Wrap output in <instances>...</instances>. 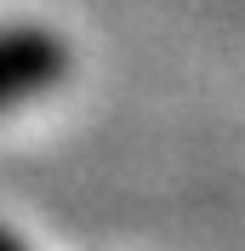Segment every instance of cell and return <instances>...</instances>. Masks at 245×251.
<instances>
[{
	"label": "cell",
	"instance_id": "6da1fadb",
	"mask_svg": "<svg viewBox=\"0 0 245 251\" xmlns=\"http://www.w3.org/2000/svg\"><path fill=\"white\" fill-rule=\"evenodd\" d=\"M63 75H69V46L51 29H40V23L0 29V114L51 92Z\"/></svg>",
	"mask_w": 245,
	"mask_h": 251
}]
</instances>
